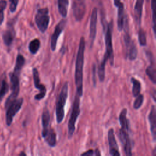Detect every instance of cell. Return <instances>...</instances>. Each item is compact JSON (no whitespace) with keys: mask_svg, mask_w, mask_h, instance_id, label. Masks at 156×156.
Masks as SVG:
<instances>
[{"mask_svg":"<svg viewBox=\"0 0 156 156\" xmlns=\"http://www.w3.org/2000/svg\"><path fill=\"white\" fill-rule=\"evenodd\" d=\"M85 41L83 37L80 38L75 66V84L76 86V94L80 97L83 94V66L84 63V52Z\"/></svg>","mask_w":156,"mask_h":156,"instance_id":"cell-1","label":"cell"},{"mask_svg":"<svg viewBox=\"0 0 156 156\" xmlns=\"http://www.w3.org/2000/svg\"><path fill=\"white\" fill-rule=\"evenodd\" d=\"M124 27V42L125 46V55L126 58L130 60H135L137 57L138 50L137 47L135 42L131 39V37L129 32V24L127 16L125 15Z\"/></svg>","mask_w":156,"mask_h":156,"instance_id":"cell-2","label":"cell"},{"mask_svg":"<svg viewBox=\"0 0 156 156\" xmlns=\"http://www.w3.org/2000/svg\"><path fill=\"white\" fill-rule=\"evenodd\" d=\"M102 25L103 28V32L104 34L105 43V52L108 60L110 62L111 66H113L114 64V54L112 46V29H113V21L111 20L109 23H107L106 20L102 21Z\"/></svg>","mask_w":156,"mask_h":156,"instance_id":"cell-3","label":"cell"},{"mask_svg":"<svg viewBox=\"0 0 156 156\" xmlns=\"http://www.w3.org/2000/svg\"><path fill=\"white\" fill-rule=\"evenodd\" d=\"M68 83L66 82L62 88L56 103L55 115L57 122L58 124H60L63 121L65 116V105L68 97Z\"/></svg>","mask_w":156,"mask_h":156,"instance_id":"cell-4","label":"cell"},{"mask_svg":"<svg viewBox=\"0 0 156 156\" xmlns=\"http://www.w3.org/2000/svg\"><path fill=\"white\" fill-rule=\"evenodd\" d=\"M80 97L77 94H76L74 101H73L70 118L68 120V138H71L72 137L76 129V123L77 121V119L80 112Z\"/></svg>","mask_w":156,"mask_h":156,"instance_id":"cell-5","label":"cell"},{"mask_svg":"<svg viewBox=\"0 0 156 156\" xmlns=\"http://www.w3.org/2000/svg\"><path fill=\"white\" fill-rule=\"evenodd\" d=\"M50 21L48 8H41L37 10L35 16V23L41 33H44L48 29Z\"/></svg>","mask_w":156,"mask_h":156,"instance_id":"cell-6","label":"cell"},{"mask_svg":"<svg viewBox=\"0 0 156 156\" xmlns=\"http://www.w3.org/2000/svg\"><path fill=\"white\" fill-rule=\"evenodd\" d=\"M23 102V98L15 99L5 105L7 107L6 112V124L10 126L13 121V117L16 113L21 109Z\"/></svg>","mask_w":156,"mask_h":156,"instance_id":"cell-7","label":"cell"},{"mask_svg":"<svg viewBox=\"0 0 156 156\" xmlns=\"http://www.w3.org/2000/svg\"><path fill=\"white\" fill-rule=\"evenodd\" d=\"M129 130L121 128L119 130L118 137L123 146V149L126 155H132V142L129 134Z\"/></svg>","mask_w":156,"mask_h":156,"instance_id":"cell-8","label":"cell"},{"mask_svg":"<svg viewBox=\"0 0 156 156\" xmlns=\"http://www.w3.org/2000/svg\"><path fill=\"white\" fill-rule=\"evenodd\" d=\"M32 74H33V78H34V82L35 87L39 90L40 93L36 94L34 98L35 99L40 101L43 99L46 94V88L44 85L40 83V79L39 77V73L36 68H34L32 69Z\"/></svg>","mask_w":156,"mask_h":156,"instance_id":"cell-9","label":"cell"},{"mask_svg":"<svg viewBox=\"0 0 156 156\" xmlns=\"http://www.w3.org/2000/svg\"><path fill=\"white\" fill-rule=\"evenodd\" d=\"M146 55L150 62V65L146 69V74L149 77L151 82L154 83H156V71H155V58L152 53L149 51H146Z\"/></svg>","mask_w":156,"mask_h":156,"instance_id":"cell-10","label":"cell"},{"mask_svg":"<svg viewBox=\"0 0 156 156\" xmlns=\"http://www.w3.org/2000/svg\"><path fill=\"white\" fill-rule=\"evenodd\" d=\"M98 19V9L94 7L91 15L90 23V35L89 38L90 41V48L92 47L96 34V24Z\"/></svg>","mask_w":156,"mask_h":156,"instance_id":"cell-11","label":"cell"},{"mask_svg":"<svg viewBox=\"0 0 156 156\" xmlns=\"http://www.w3.org/2000/svg\"><path fill=\"white\" fill-rule=\"evenodd\" d=\"M86 6L84 0H77L73 5V15L76 21H80L83 18L85 13Z\"/></svg>","mask_w":156,"mask_h":156,"instance_id":"cell-12","label":"cell"},{"mask_svg":"<svg viewBox=\"0 0 156 156\" xmlns=\"http://www.w3.org/2000/svg\"><path fill=\"white\" fill-rule=\"evenodd\" d=\"M66 24V20L63 19L57 24V26L55 27V29L52 35L51 40V47L52 51H54L56 49L57 40L60 35L62 32V31L64 30Z\"/></svg>","mask_w":156,"mask_h":156,"instance_id":"cell-13","label":"cell"},{"mask_svg":"<svg viewBox=\"0 0 156 156\" xmlns=\"http://www.w3.org/2000/svg\"><path fill=\"white\" fill-rule=\"evenodd\" d=\"M108 141L109 145V154L112 156H119L120 155V153L119 152V149L118 146V144L116 141L114 130L111 128L108 131Z\"/></svg>","mask_w":156,"mask_h":156,"instance_id":"cell-14","label":"cell"},{"mask_svg":"<svg viewBox=\"0 0 156 156\" xmlns=\"http://www.w3.org/2000/svg\"><path fill=\"white\" fill-rule=\"evenodd\" d=\"M42 136L44 138L45 142L50 146L54 147L57 143L56 133L51 126L48 129L42 130Z\"/></svg>","mask_w":156,"mask_h":156,"instance_id":"cell-15","label":"cell"},{"mask_svg":"<svg viewBox=\"0 0 156 156\" xmlns=\"http://www.w3.org/2000/svg\"><path fill=\"white\" fill-rule=\"evenodd\" d=\"M148 119L150 124L151 132L153 138V140L155 141L156 138V110L155 106L153 105L151 107L150 113L148 116Z\"/></svg>","mask_w":156,"mask_h":156,"instance_id":"cell-16","label":"cell"},{"mask_svg":"<svg viewBox=\"0 0 156 156\" xmlns=\"http://www.w3.org/2000/svg\"><path fill=\"white\" fill-rule=\"evenodd\" d=\"M144 0H136L135 8H134V15L135 20L138 25H140L141 21L143 5Z\"/></svg>","mask_w":156,"mask_h":156,"instance_id":"cell-17","label":"cell"},{"mask_svg":"<svg viewBox=\"0 0 156 156\" xmlns=\"http://www.w3.org/2000/svg\"><path fill=\"white\" fill-rule=\"evenodd\" d=\"M118 17H117V24L118 29L119 31H122L124 27V5L122 3L120 2L118 5Z\"/></svg>","mask_w":156,"mask_h":156,"instance_id":"cell-18","label":"cell"},{"mask_svg":"<svg viewBox=\"0 0 156 156\" xmlns=\"http://www.w3.org/2000/svg\"><path fill=\"white\" fill-rule=\"evenodd\" d=\"M15 37V31L13 27H9L7 29L2 35V38L6 46H9L12 44Z\"/></svg>","mask_w":156,"mask_h":156,"instance_id":"cell-19","label":"cell"},{"mask_svg":"<svg viewBox=\"0 0 156 156\" xmlns=\"http://www.w3.org/2000/svg\"><path fill=\"white\" fill-rule=\"evenodd\" d=\"M108 60V58L107 55L104 54L103 58L98 66V74L99 77V79L100 82H103L105 79V68L107 61Z\"/></svg>","mask_w":156,"mask_h":156,"instance_id":"cell-20","label":"cell"},{"mask_svg":"<svg viewBox=\"0 0 156 156\" xmlns=\"http://www.w3.org/2000/svg\"><path fill=\"white\" fill-rule=\"evenodd\" d=\"M127 109L124 108H123L119 114V121L121 125V128L122 129H129V120L127 118Z\"/></svg>","mask_w":156,"mask_h":156,"instance_id":"cell-21","label":"cell"},{"mask_svg":"<svg viewBox=\"0 0 156 156\" xmlns=\"http://www.w3.org/2000/svg\"><path fill=\"white\" fill-rule=\"evenodd\" d=\"M41 124L43 126V130L46 129L49 127H50V114L47 108H45L42 113Z\"/></svg>","mask_w":156,"mask_h":156,"instance_id":"cell-22","label":"cell"},{"mask_svg":"<svg viewBox=\"0 0 156 156\" xmlns=\"http://www.w3.org/2000/svg\"><path fill=\"white\" fill-rule=\"evenodd\" d=\"M68 6V0H58V9L60 15L63 17H66L67 15Z\"/></svg>","mask_w":156,"mask_h":156,"instance_id":"cell-23","label":"cell"},{"mask_svg":"<svg viewBox=\"0 0 156 156\" xmlns=\"http://www.w3.org/2000/svg\"><path fill=\"white\" fill-rule=\"evenodd\" d=\"M131 82L132 83V94L134 97H136L141 91V83L134 77H131Z\"/></svg>","mask_w":156,"mask_h":156,"instance_id":"cell-24","label":"cell"},{"mask_svg":"<svg viewBox=\"0 0 156 156\" xmlns=\"http://www.w3.org/2000/svg\"><path fill=\"white\" fill-rule=\"evenodd\" d=\"M24 63H25L24 57L22 55L18 54L17 57H16V63H15V68H14L13 72L20 74L21 69H22L23 66H24Z\"/></svg>","mask_w":156,"mask_h":156,"instance_id":"cell-25","label":"cell"},{"mask_svg":"<svg viewBox=\"0 0 156 156\" xmlns=\"http://www.w3.org/2000/svg\"><path fill=\"white\" fill-rule=\"evenodd\" d=\"M40 47V41L38 38H35L32 40L29 44V51L32 54H35L39 50Z\"/></svg>","mask_w":156,"mask_h":156,"instance_id":"cell-26","label":"cell"},{"mask_svg":"<svg viewBox=\"0 0 156 156\" xmlns=\"http://www.w3.org/2000/svg\"><path fill=\"white\" fill-rule=\"evenodd\" d=\"M138 41L141 46H145L146 45L147 40H146V33L144 30L140 28L139 31H138Z\"/></svg>","mask_w":156,"mask_h":156,"instance_id":"cell-27","label":"cell"},{"mask_svg":"<svg viewBox=\"0 0 156 156\" xmlns=\"http://www.w3.org/2000/svg\"><path fill=\"white\" fill-rule=\"evenodd\" d=\"M7 6V2L5 0L0 1V25L2 23L4 19V10Z\"/></svg>","mask_w":156,"mask_h":156,"instance_id":"cell-28","label":"cell"},{"mask_svg":"<svg viewBox=\"0 0 156 156\" xmlns=\"http://www.w3.org/2000/svg\"><path fill=\"white\" fill-rule=\"evenodd\" d=\"M143 100H144V97L143 94H139L136 97V99L133 102V108L136 110L139 109L140 108V107L141 106V105L143 104Z\"/></svg>","mask_w":156,"mask_h":156,"instance_id":"cell-29","label":"cell"},{"mask_svg":"<svg viewBox=\"0 0 156 156\" xmlns=\"http://www.w3.org/2000/svg\"><path fill=\"white\" fill-rule=\"evenodd\" d=\"M155 7H156V0H151V9L152 12V23H153V31L154 35H155Z\"/></svg>","mask_w":156,"mask_h":156,"instance_id":"cell-30","label":"cell"},{"mask_svg":"<svg viewBox=\"0 0 156 156\" xmlns=\"http://www.w3.org/2000/svg\"><path fill=\"white\" fill-rule=\"evenodd\" d=\"M8 90V85L7 84L5 80H3L1 82V85L0 87V101L2 98Z\"/></svg>","mask_w":156,"mask_h":156,"instance_id":"cell-31","label":"cell"},{"mask_svg":"<svg viewBox=\"0 0 156 156\" xmlns=\"http://www.w3.org/2000/svg\"><path fill=\"white\" fill-rule=\"evenodd\" d=\"M9 1L10 2V10L11 12H14L16 9V7L18 3V0H9Z\"/></svg>","mask_w":156,"mask_h":156,"instance_id":"cell-32","label":"cell"},{"mask_svg":"<svg viewBox=\"0 0 156 156\" xmlns=\"http://www.w3.org/2000/svg\"><path fill=\"white\" fill-rule=\"evenodd\" d=\"M96 65L94 64L92 68V73H93V82L94 87L96 86Z\"/></svg>","mask_w":156,"mask_h":156,"instance_id":"cell-33","label":"cell"},{"mask_svg":"<svg viewBox=\"0 0 156 156\" xmlns=\"http://www.w3.org/2000/svg\"><path fill=\"white\" fill-rule=\"evenodd\" d=\"M94 155V150L93 149H89L88 151L81 154V155H85V156H91Z\"/></svg>","mask_w":156,"mask_h":156,"instance_id":"cell-34","label":"cell"},{"mask_svg":"<svg viewBox=\"0 0 156 156\" xmlns=\"http://www.w3.org/2000/svg\"><path fill=\"white\" fill-rule=\"evenodd\" d=\"M94 155H101V153L99 152L98 149H96L95 150V151H94Z\"/></svg>","mask_w":156,"mask_h":156,"instance_id":"cell-35","label":"cell"},{"mask_svg":"<svg viewBox=\"0 0 156 156\" xmlns=\"http://www.w3.org/2000/svg\"><path fill=\"white\" fill-rule=\"evenodd\" d=\"M114 1V5L116 6V7H118V5L119 4V3L121 2H120V0H113Z\"/></svg>","mask_w":156,"mask_h":156,"instance_id":"cell-36","label":"cell"},{"mask_svg":"<svg viewBox=\"0 0 156 156\" xmlns=\"http://www.w3.org/2000/svg\"><path fill=\"white\" fill-rule=\"evenodd\" d=\"M26 155V154L25 153H24V152H21V153L20 154V155Z\"/></svg>","mask_w":156,"mask_h":156,"instance_id":"cell-37","label":"cell"}]
</instances>
